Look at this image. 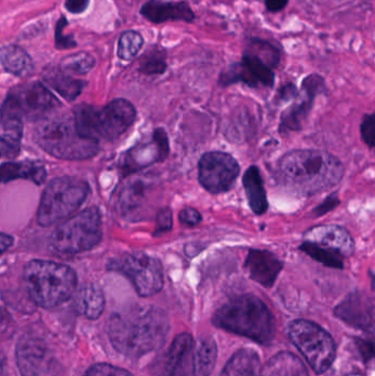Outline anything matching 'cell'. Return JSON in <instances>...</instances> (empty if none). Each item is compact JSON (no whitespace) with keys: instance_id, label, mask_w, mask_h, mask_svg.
Instances as JSON below:
<instances>
[{"instance_id":"74e56055","label":"cell","mask_w":375,"mask_h":376,"mask_svg":"<svg viewBox=\"0 0 375 376\" xmlns=\"http://www.w3.org/2000/svg\"><path fill=\"white\" fill-rule=\"evenodd\" d=\"M167 71V63L162 57L155 54L141 63L140 72L145 75H159Z\"/></svg>"},{"instance_id":"5b68a950","label":"cell","mask_w":375,"mask_h":376,"mask_svg":"<svg viewBox=\"0 0 375 376\" xmlns=\"http://www.w3.org/2000/svg\"><path fill=\"white\" fill-rule=\"evenodd\" d=\"M23 280L32 301L43 308L57 307L69 301L77 289V274L57 262L35 260L23 270Z\"/></svg>"},{"instance_id":"52a82bcc","label":"cell","mask_w":375,"mask_h":376,"mask_svg":"<svg viewBox=\"0 0 375 376\" xmlns=\"http://www.w3.org/2000/svg\"><path fill=\"white\" fill-rule=\"evenodd\" d=\"M89 192L86 182L71 176L50 182L40 201L38 223L42 227H49L69 219L86 201Z\"/></svg>"},{"instance_id":"6da1fadb","label":"cell","mask_w":375,"mask_h":376,"mask_svg":"<svg viewBox=\"0 0 375 376\" xmlns=\"http://www.w3.org/2000/svg\"><path fill=\"white\" fill-rule=\"evenodd\" d=\"M345 175L342 162L321 150H293L279 160L276 179L298 195L310 196L338 185Z\"/></svg>"},{"instance_id":"7a4b0ae2","label":"cell","mask_w":375,"mask_h":376,"mask_svg":"<svg viewBox=\"0 0 375 376\" xmlns=\"http://www.w3.org/2000/svg\"><path fill=\"white\" fill-rule=\"evenodd\" d=\"M169 331L164 311L152 306H138L115 314L107 326L111 345L121 355L140 358L159 349Z\"/></svg>"},{"instance_id":"3957f363","label":"cell","mask_w":375,"mask_h":376,"mask_svg":"<svg viewBox=\"0 0 375 376\" xmlns=\"http://www.w3.org/2000/svg\"><path fill=\"white\" fill-rule=\"evenodd\" d=\"M220 329L243 336L261 345L270 343L275 335V319L264 302L254 295H242L223 304L213 315Z\"/></svg>"},{"instance_id":"cb8c5ba5","label":"cell","mask_w":375,"mask_h":376,"mask_svg":"<svg viewBox=\"0 0 375 376\" xmlns=\"http://www.w3.org/2000/svg\"><path fill=\"white\" fill-rule=\"evenodd\" d=\"M242 184L251 210L255 215H264L269 209V201L264 182L258 167L251 165L247 169L243 175Z\"/></svg>"},{"instance_id":"83f0119b","label":"cell","mask_w":375,"mask_h":376,"mask_svg":"<svg viewBox=\"0 0 375 376\" xmlns=\"http://www.w3.org/2000/svg\"><path fill=\"white\" fill-rule=\"evenodd\" d=\"M260 373L258 355L252 350L243 349L229 360L220 376H260Z\"/></svg>"},{"instance_id":"f546056e","label":"cell","mask_w":375,"mask_h":376,"mask_svg":"<svg viewBox=\"0 0 375 376\" xmlns=\"http://www.w3.org/2000/svg\"><path fill=\"white\" fill-rule=\"evenodd\" d=\"M23 138V123L0 117V159L13 157L20 149Z\"/></svg>"},{"instance_id":"d4e9b609","label":"cell","mask_w":375,"mask_h":376,"mask_svg":"<svg viewBox=\"0 0 375 376\" xmlns=\"http://www.w3.org/2000/svg\"><path fill=\"white\" fill-rule=\"evenodd\" d=\"M260 376H308V372L296 355L281 352L261 367Z\"/></svg>"},{"instance_id":"ac0fdd59","label":"cell","mask_w":375,"mask_h":376,"mask_svg":"<svg viewBox=\"0 0 375 376\" xmlns=\"http://www.w3.org/2000/svg\"><path fill=\"white\" fill-rule=\"evenodd\" d=\"M326 89L325 81L321 76L317 74L307 76L303 81L302 92L297 94L299 101H295L286 111L281 116V130L282 131H297L301 130L304 125L305 120L312 111L315 98L323 94Z\"/></svg>"},{"instance_id":"d6a6232c","label":"cell","mask_w":375,"mask_h":376,"mask_svg":"<svg viewBox=\"0 0 375 376\" xmlns=\"http://www.w3.org/2000/svg\"><path fill=\"white\" fill-rule=\"evenodd\" d=\"M95 64V59L91 54L87 52H79V53L69 54L64 57L60 69L67 74L85 75L94 69Z\"/></svg>"},{"instance_id":"f6af8a7d","label":"cell","mask_w":375,"mask_h":376,"mask_svg":"<svg viewBox=\"0 0 375 376\" xmlns=\"http://www.w3.org/2000/svg\"><path fill=\"white\" fill-rule=\"evenodd\" d=\"M13 245V238L5 233H0V255L5 253Z\"/></svg>"},{"instance_id":"b9f144b4","label":"cell","mask_w":375,"mask_h":376,"mask_svg":"<svg viewBox=\"0 0 375 376\" xmlns=\"http://www.w3.org/2000/svg\"><path fill=\"white\" fill-rule=\"evenodd\" d=\"M339 204H340V201L337 197V194H334V195L329 196L328 198H326L324 203L318 205V207L314 210V213L316 214V216H324L325 214L329 213L330 210L335 209Z\"/></svg>"},{"instance_id":"f35d334b","label":"cell","mask_w":375,"mask_h":376,"mask_svg":"<svg viewBox=\"0 0 375 376\" xmlns=\"http://www.w3.org/2000/svg\"><path fill=\"white\" fill-rule=\"evenodd\" d=\"M157 220V228H155V236L163 235L171 231L173 228L172 211L169 207H163L157 211L155 215Z\"/></svg>"},{"instance_id":"7402d4cb","label":"cell","mask_w":375,"mask_h":376,"mask_svg":"<svg viewBox=\"0 0 375 376\" xmlns=\"http://www.w3.org/2000/svg\"><path fill=\"white\" fill-rule=\"evenodd\" d=\"M141 15L150 22L159 25L169 20L191 22L195 19L191 6L184 1L172 3V1H159L151 0L141 8Z\"/></svg>"},{"instance_id":"603a6c76","label":"cell","mask_w":375,"mask_h":376,"mask_svg":"<svg viewBox=\"0 0 375 376\" xmlns=\"http://www.w3.org/2000/svg\"><path fill=\"white\" fill-rule=\"evenodd\" d=\"M23 179L42 185L47 179V170L33 161L8 162L0 165V184Z\"/></svg>"},{"instance_id":"9c48e42d","label":"cell","mask_w":375,"mask_h":376,"mask_svg":"<svg viewBox=\"0 0 375 376\" xmlns=\"http://www.w3.org/2000/svg\"><path fill=\"white\" fill-rule=\"evenodd\" d=\"M61 107V103L39 82L13 88L0 107V117L26 121H41Z\"/></svg>"},{"instance_id":"ee69618b","label":"cell","mask_w":375,"mask_h":376,"mask_svg":"<svg viewBox=\"0 0 375 376\" xmlns=\"http://www.w3.org/2000/svg\"><path fill=\"white\" fill-rule=\"evenodd\" d=\"M289 4V0H265V7L271 13H279L284 9Z\"/></svg>"},{"instance_id":"7bdbcfd3","label":"cell","mask_w":375,"mask_h":376,"mask_svg":"<svg viewBox=\"0 0 375 376\" xmlns=\"http://www.w3.org/2000/svg\"><path fill=\"white\" fill-rule=\"evenodd\" d=\"M91 0H67L65 8L71 13H82L89 8Z\"/></svg>"},{"instance_id":"2e32d148","label":"cell","mask_w":375,"mask_h":376,"mask_svg":"<svg viewBox=\"0 0 375 376\" xmlns=\"http://www.w3.org/2000/svg\"><path fill=\"white\" fill-rule=\"evenodd\" d=\"M155 376H196L195 340L189 333L175 338L155 365Z\"/></svg>"},{"instance_id":"5bb4252c","label":"cell","mask_w":375,"mask_h":376,"mask_svg":"<svg viewBox=\"0 0 375 376\" xmlns=\"http://www.w3.org/2000/svg\"><path fill=\"white\" fill-rule=\"evenodd\" d=\"M239 175L238 161L226 152H207L199 160L198 181L211 194L217 195L230 191Z\"/></svg>"},{"instance_id":"60d3db41","label":"cell","mask_w":375,"mask_h":376,"mask_svg":"<svg viewBox=\"0 0 375 376\" xmlns=\"http://www.w3.org/2000/svg\"><path fill=\"white\" fill-rule=\"evenodd\" d=\"M179 221L187 227L198 226L203 220L201 214L194 207H184L181 210L179 216Z\"/></svg>"},{"instance_id":"44dd1931","label":"cell","mask_w":375,"mask_h":376,"mask_svg":"<svg viewBox=\"0 0 375 376\" xmlns=\"http://www.w3.org/2000/svg\"><path fill=\"white\" fill-rule=\"evenodd\" d=\"M339 318L349 325L368 329L373 327V304L368 295L361 292L350 294L335 309Z\"/></svg>"},{"instance_id":"7c38bea8","label":"cell","mask_w":375,"mask_h":376,"mask_svg":"<svg viewBox=\"0 0 375 376\" xmlns=\"http://www.w3.org/2000/svg\"><path fill=\"white\" fill-rule=\"evenodd\" d=\"M108 270L125 275L141 297L155 295L164 285L162 263L145 252L123 254L109 262Z\"/></svg>"},{"instance_id":"4fadbf2b","label":"cell","mask_w":375,"mask_h":376,"mask_svg":"<svg viewBox=\"0 0 375 376\" xmlns=\"http://www.w3.org/2000/svg\"><path fill=\"white\" fill-rule=\"evenodd\" d=\"M16 359L23 376H63V363L57 352L40 336L26 333L20 338Z\"/></svg>"},{"instance_id":"d6986e66","label":"cell","mask_w":375,"mask_h":376,"mask_svg":"<svg viewBox=\"0 0 375 376\" xmlns=\"http://www.w3.org/2000/svg\"><path fill=\"white\" fill-rule=\"evenodd\" d=\"M304 241L336 252L342 258L350 257L356 249L350 232L339 225H319L309 228L305 231Z\"/></svg>"},{"instance_id":"e575fe53","label":"cell","mask_w":375,"mask_h":376,"mask_svg":"<svg viewBox=\"0 0 375 376\" xmlns=\"http://www.w3.org/2000/svg\"><path fill=\"white\" fill-rule=\"evenodd\" d=\"M245 51L254 54L255 57L262 60L267 65L271 66L272 69L280 62V52H279V50L272 44L262 41V40H251Z\"/></svg>"},{"instance_id":"e0dca14e","label":"cell","mask_w":375,"mask_h":376,"mask_svg":"<svg viewBox=\"0 0 375 376\" xmlns=\"http://www.w3.org/2000/svg\"><path fill=\"white\" fill-rule=\"evenodd\" d=\"M169 153V142L167 131L157 128L153 132L152 139L145 143L135 145L123 155L121 170L125 176L141 171L157 162H163Z\"/></svg>"},{"instance_id":"8fae6325","label":"cell","mask_w":375,"mask_h":376,"mask_svg":"<svg viewBox=\"0 0 375 376\" xmlns=\"http://www.w3.org/2000/svg\"><path fill=\"white\" fill-rule=\"evenodd\" d=\"M289 337L316 373H325L336 358V345L327 331L308 320H295Z\"/></svg>"},{"instance_id":"8992f818","label":"cell","mask_w":375,"mask_h":376,"mask_svg":"<svg viewBox=\"0 0 375 376\" xmlns=\"http://www.w3.org/2000/svg\"><path fill=\"white\" fill-rule=\"evenodd\" d=\"M73 118L82 136L99 143L101 140L113 141L123 136L135 123L137 110L130 101L119 98L101 108L77 106Z\"/></svg>"},{"instance_id":"9a60e30c","label":"cell","mask_w":375,"mask_h":376,"mask_svg":"<svg viewBox=\"0 0 375 376\" xmlns=\"http://www.w3.org/2000/svg\"><path fill=\"white\" fill-rule=\"evenodd\" d=\"M275 82L274 72L262 60L254 54L245 51L238 63L231 64L221 73L219 83L223 86L243 83L249 87H273Z\"/></svg>"},{"instance_id":"ba28073f","label":"cell","mask_w":375,"mask_h":376,"mask_svg":"<svg viewBox=\"0 0 375 376\" xmlns=\"http://www.w3.org/2000/svg\"><path fill=\"white\" fill-rule=\"evenodd\" d=\"M161 184L150 174L131 176L116 189L113 207L116 213L129 223L147 220L155 213L161 197Z\"/></svg>"},{"instance_id":"1f68e13d","label":"cell","mask_w":375,"mask_h":376,"mask_svg":"<svg viewBox=\"0 0 375 376\" xmlns=\"http://www.w3.org/2000/svg\"><path fill=\"white\" fill-rule=\"evenodd\" d=\"M299 250L304 252L315 261L324 264L326 267L338 270L344 269L345 258L341 257L340 254L336 253V252L330 251V250L325 249L320 245L306 241L303 242L302 245H299Z\"/></svg>"},{"instance_id":"484cf974","label":"cell","mask_w":375,"mask_h":376,"mask_svg":"<svg viewBox=\"0 0 375 376\" xmlns=\"http://www.w3.org/2000/svg\"><path fill=\"white\" fill-rule=\"evenodd\" d=\"M0 61L8 73L17 77H26L35 70V63L29 54L16 44H8L0 50Z\"/></svg>"},{"instance_id":"4dcf8cb0","label":"cell","mask_w":375,"mask_h":376,"mask_svg":"<svg viewBox=\"0 0 375 376\" xmlns=\"http://www.w3.org/2000/svg\"><path fill=\"white\" fill-rule=\"evenodd\" d=\"M195 355H196V376H208L216 364V343L209 337L197 340L195 341Z\"/></svg>"},{"instance_id":"ffe728a7","label":"cell","mask_w":375,"mask_h":376,"mask_svg":"<svg viewBox=\"0 0 375 376\" xmlns=\"http://www.w3.org/2000/svg\"><path fill=\"white\" fill-rule=\"evenodd\" d=\"M245 269L255 283L272 287L283 270V262L267 250L252 249L245 259Z\"/></svg>"},{"instance_id":"277c9868","label":"cell","mask_w":375,"mask_h":376,"mask_svg":"<svg viewBox=\"0 0 375 376\" xmlns=\"http://www.w3.org/2000/svg\"><path fill=\"white\" fill-rule=\"evenodd\" d=\"M35 141L52 157L67 161H82L93 157L99 143L79 133L73 116H49L39 121L35 131Z\"/></svg>"},{"instance_id":"bcb514c9","label":"cell","mask_w":375,"mask_h":376,"mask_svg":"<svg viewBox=\"0 0 375 376\" xmlns=\"http://www.w3.org/2000/svg\"><path fill=\"white\" fill-rule=\"evenodd\" d=\"M1 321H3V311H1V308H0V325H1Z\"/></svg>"},{"instance_id":"ab89813d","label":"cell","mask_w":375,"mask_h":376,"mask_svg":"<svg viewBox=\"0 0 375 376\" xmlns=\"http://www.w3.org/2000/svg\"><path fill=\"white\" fill-rule=\"evenodd\" d=\"M361 137L366 147H374L375 118L374 115H366L361 123Z\"/></svg>"},{"instance_id":"4316f807","label":"cell","mask_w":375,"mask_h":376,"mask_svg":"<svg viewBox=\"0 0 375 376\" xmlns=\"http://www.w3.org/2000/svg\"><path fill=\"white\" fill-rule=\"evenodd\" d=\"M45 81L52 89H55L64 99L72 101L81 95L85 82L73 79L69 74L61 69L47 70L45 73Z\"/></svg>"},{"instance_id":"30bf717a","label":"cell","mask_w":375,"mask_h":376,"mask_svg":"<svg viewBox=\"0 0 375 376\" xmlns=\"http://www.w3.org/2000/svg\"><path fill=\"white\" fill-rule=\"evenodd\" d=\"M103 223L99 210L87 208L60 225L52 236V245L64 254L89 251L101 241Z\"/></svg>"},{"instance_id":"8d00e7d4","label":"cell","mask_w":375,"mask_h":376,"mask_svg":"<svg viewBox=\"0 0 375 376\" xmlns=\"http://www.w3.org/2000/svg\"><path fill=\"white\" fill-rule=\"evenodd\" d=\"M84 376H133L130 372L121 367H115L111 364L99 363L89 367Z\"/></svg>"},{"instance_id":"d590c367","label":"cell","mask_w":375,"mask_h":376,"mask_svg":"<svg viewBox=\"0 0 375 376\" xmlns=\"http://www.w3.org/2000/svg\"><path fill=\"white\" fill-rule=\"evenodd\" d=\"M67 20L65 17H62L57 21L55 28V48L57 50H69L77 47V43L74 40L73 35H67L64 33V30L67 28Z\"/></svg>"},{"instance_id":"f1b7e54d","label":"cell","mask_w":375,"mask_h":376,"mask_svg":"<svg viewBox=\"0 0 375 376\" xmlns=\"http://www.w3.org/2000/svg\"><path fill=\"white\" fill-rule=\"evenodd\" d=\"M77 311L89 319L101 317L105 309V296L99 286H85L77 294L75 299Z\"/></svg>"},{"instance_id":"836d02e7","label":"cell","mask_w":375,"mask_h":376,"mask_svg":"<svg viewBox=\"0 0 375 376\" xmlns=\"http://www.w3.org/2000/svg\"><path fill=\"white\" fill-rule=\"evenodd\" d=\"M143 47L142 35L137 31L123 32L118 42L117 54L123 61H131L137 57Z\"/></svg>"}]
</instances>
